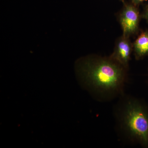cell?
<instances>
[{
    "label": "cell",
    "mask_w": 148,
    "mask_h": 148,
    "mask_svg": "<svg viewBox=\"0 0 148 148\" xmlns=\"http://www.w3.org/2000/svg\"><path fill=\"white\" fill-rule=\"evenodd\" d=\"M78 81L98 101L108 102L124 94L128 69L110 56L90 55L75 64Z\"/></svg>",
    "instance_id": "obj_1"
},
{
    "label": "cell",
    "mask_w": 148,
    "mask_h": 148,
    "mask_svg": "<svg viewBox=\"0 0 148 148\" xmlns=\"http://www.w3.org/2000/svg\"><path fill=\"white\" fill-rule=\"evenodd\" d=\"M114 114L120 138L148 148V107L144 101L124 93L119 98Z\"/></svg>",
    "instance_id": "obj_2"
},
{
    "label": "cell",
    "mask_w": 148,
    "mask_h": 148,
    "mask_svg": "<svg viewBox=\"0 0 148 148\" xmlns=\"http://www.w3.org/2000/svg\"><path fill=\"white\" fill-rule=\"evenodd\" d=\"M119 17L122 35L130 38L138 33L140 16L137 6L132 3L124 4Z\"/></svg>",
    "instance_id": "obj_3"
},
{
    "label": "cell",
    "mask_w": 148,
    "mask_h": 148,
    "mask_svg": "<svg viewBox=\"0 0 148 148\" xmlns=\"http://www.w3.org/2000/svg\"><path fill=\"white\" fill-rule=\"evenodd\" d=\"M133 51V43L129 37L122 36L117 40L114 51L110 56L122 66L128 69L129 62Z\"/></svg>",
    "instance_id": "obj_4"
},
{
    "label": "cell",
    "mask_w": 148,
    "mask_h": 148,
    "mask_svg": "<svg viewBox=\"0 0 148 148\" xmlns=\"http://www.w3.org/2000/svg\"><path fill=\"white\" fill-rule=\"evenodd\" d=\"M135 59L140 60L148 56V31L142 32L133 43Z\"/></svg>",
    "instance_id": "obj_5"
},
{
    "label": "cell",
    "mask_w": 148,
    "mask_h": 148,
    "mask_svg": "<svg viewBox=\"0 0 148 148\" xmlns=\"http://www.w3.org/2000/svg\"><path fill=\"white\" fill-rule=\"evenodd\" d=\"M142 17L148 21V5L147 6L144 12L142 14Z\"/></svg>",
    "instance_id": "obj_6"
},
{
    "label": "cell",
    "mask_w": 148,
    "mask_h": 148,
    "mask_svg": "<svg viewBox=\"0 0 148 148\" xmlns=\"http://www.w3.org/2000/svg\"><path fill=\"white\" fill-rule=\"evenodd\" d=\"M148 1V0H132V2L133 4L137 6L139 4L143 2Z\"/></svg>",
    "instance_id": "obj_7"
},
{
    "label": "cell",
    "mask_w": 148,
    "mask_h": 148,
    "mask_svg": "<svg viewBox=\"0 0 148 148\" xmlns=\"http://www.w3.org/2000/svg\"><path fill=\"white\" fill-rule=\"evenodd\" d=\"M120 1H124V0H120Z\"/></svg>",
    "instance_id": "obj_8"
}]
</instances>
